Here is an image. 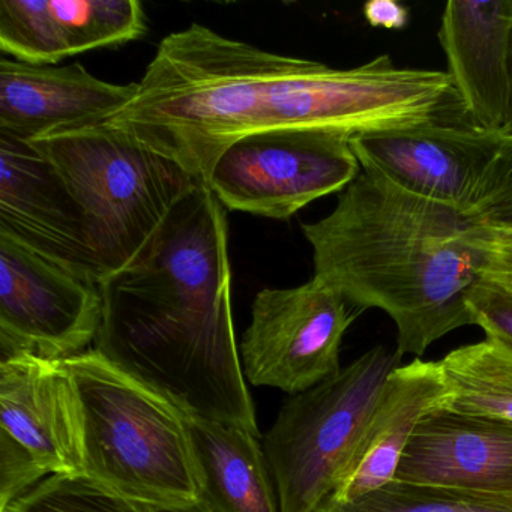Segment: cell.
I'll use <instances>...</instances> for the list:
<instances>
[{
  "instance_id": "6da1fadb",
  "label": "cell",
  "mask_w": 512,
  "mask_h": 512,
  "mask_svg": "<svg viewBox=\"0 0 512 512\" xmlns=\"http://www.w3.org/2000/svg\"><path fill=\"white\" fill-rule=\"evenodd\" d=\"M100 287V355L187 415L260 434L233 326L226 208L208 185L187 194L148 248Z\"/></svg>"
},
{
  "instance_id": "7a4b0ae2",
  "label": "cell",
  "mask_w": 512,
  "mask_h": 512,
  "mask_svg": "<svg viewBox=\"0 0 512 512\" xmlns=\"http://www.w3.org/2000/svg\"><path fill=\"white\" fill-rule=\"evenodd\" d=\"M314 277L356 311L397 326V350H425L475 325L470 293L497 257L500 236L478 215L416 196L370 169L338 194L331 214L302 224Z\"/></svg>"
},
{
  "instance_id": "3957f363",
  "label": "cell",
  "mask_w": 512,
  "mask_h": 512,
  "mask_svg": "<svg viewBox=\"0 0 512 512\" xmlns=\"http://www.w3.org/2000/svg\"><path fill=\"white\" fill-rule=\"evenodd\" d=\"M283 61L193 23L161 41L133 100L101 122L208 185L223 152L259 131L263 97Z\"/></svg>"
},
{
  "instance_id": "277c9868",
  "label": "cell",
  "mask_w": 512,
  "mask_h": 512,
  "mask_svg": "<svg viewBox=\"0 0 512 512\" xmlns=\"http://www.w3.org/2000/svg\"><path fill=\"white\" fill-rule=\"evenodd\" d=\"M82 476L130 502L202 503L188 415L95 349L61 359Z\"/></svg>"
},
{
  "instance_id": "5b68a950",
  "label": "cell",
  "mask_w": 512,
  "mask_h": 512,
  "mask_svg": "<svg viewBox=\"0 0 512 512\" xmlns=\"http://www.w3.org/2000/svg\"><path fill=\"white\" fill-rule=\"evenodd\" d=\"M29 143L79 202L104 280L128 268L173 208L202 184L175 161L101 121Z\"/></svg>"
},
{
  "instance_id": "8992f818",
  "label": "cell",
  "mask_w": 512,
  "mask_h": 512,
  "mask_svg": "<svg viewBox=\"0 0 512 512\" xmlns=\"http://www.w3.org/2000/svg\"><path fill=\"white\" fill-rule=\"evenodd\" d=\"M401 356L383 346L284 401L263 436L280 512H317L340 485L389 374Z\"/></svg>"
},
{
  "instance_id": "52a82bcc",
  "label": "cell",
  "mask_w": 512,
  "mask_h": 512,
  "mask_svg": "<svg viewBox=\"0 0 512 512\" xmlns=\"http://www.w3.org/2000/svg\"><path fill=\"white\" fill-rule=\"evenodd\" d=\"M352 139L340 131L310 128L248 134L223 152L209 190L229 211L287 220L358 178L362 167Z\"/></svg>"
},
{
  "instance_id": "ba28073f",
  "label": "cell",
  "mask_w": 512,
  "mask_h": 512,
  "mask_svg": "<svg viewBox=\"0 0 512 512\" xmlns=\"http://www.w3.org/2000/svg\"><path fill=\"white\" fill-rule=\"evenodd\" d=\"M358 313L316 278L260 290L239 347L245 377L290 397L331 379L341 371V343Z\"/></svg>"
},
{
  "instance_id": "9c48e42d",
  "label": "cell",
  "mask_w": 512,
  "mask_h": 512,
  "mask_svg": "<svg viewBox=\"0 0 512 512\" xmlns=\"http://www.w3.org/2000/svg\"><path fill=\"white\" fill-rule=\"evenodd\" d=\"M103 320L100 283L0 233V353L61 361L86 352Z\"/></svg>"
},
{
  "instance_id": "30bf717a",
  "label": "cell",
  "mask_w": 512,
  "mask_h": 512,
  "mask_svg": "<svg viewBox=\"0 0 512 512\" xmlns=\"http://www.w3.org/2000/svg\"><path fill=\"white\" fill-rule=\"evenodd\" d=\"M52 475H82L70 386L59 361L0 358V512Z\"/></svg>"
},
{
  "instance_id": "8fae6325",
  "label": "cell",
  "mask_w": 512,
  "mask_h": 512,
  "mask_svg": "<svg viewBox=\"0 0 512 512\" xmlns=\"http://www.w3.org/2000/svg\"><path fill=\"white\" fill-rule=\"evenodd\" d=\"M509 136L463 124H431L353 137L362 169L416 196L473 214Z\"/></svg>"
},
{
  "instance_id": "7c38bea8",
  "label": "cell",
  "mask_w": 512,
  "mask_h": 512,
  "mask_svg": "<svg viewBox=\"0 0 512 512\" xmlns=\"http://www.w3.org/2000/svg\"><path fill=\"white\" fill-rule=\"evenodd\" d=\"M0 233L40 256L104 280L88 223L58 170L29 142L0 133Z\"/></svg>"
},
{
  "instance_id": "4fadbf2b",
  "label": "cell",
  "mask_w": 512,
  "mask_h": 512,
  "mask_svg": "<svg viewBox=\"0 0 512 512\" xmlns=\"http://www.w3.org/2000/svg\"><path fill=\"white\" fill-rule=\"evenodd\" d=\"M394 481L469 502L512 497V424L431 410L416 427Z\"/></svg>"
},
{
  "instance_id": "5bb4252c",
  "label": "cell",
  "mask_w": 512,
  "mask_h": 512,
  "mask_svg": "<svg viewBox=\"0 0 512 512\" xmlns=\"http://www.w3.org/2000/svg\"><path fill=\"white\" fill-rule=\"evenodd\" d=\"M437 37L467 119L481 130L505 133L512 0H451Z\"/></svg>"
},
{
  "instance_id": "9a60e30c",
  "label": "cell",
  "mask_w": 512,
  "mask_h": 512,
  "mask_svg": "<svg viewBox=\"0 0 512 512\" xmlns=\"http://www.w3.org/2000/svg\"><path fill=\"white\" fill-rule=\"evenodd\" d=\"M137 83L115 85L80 64L29 65L0 61V133L22 140L104 121L127 106Z\"/></svg>"
},
{
  "instance_id": "2e32d148",
  "label": "cell",
  "mask_w": 512,
  "mask_h": 512,
  "mask_svg": "<svg viewBox=\"0 0 512 512\" xmlns=\"http://www.w3.org/2000/svg\"><path fill=\"white\" fill-rule=\"evenodd\" d=\"M446 395L440 361L415 359L395 368L380 392L340 485L325 503H349L394 481L416 427ZM323 503V505H325Z\"/></svg>"
},
{
  "instance_id": "e0dca14e",
  "label": "cell",
  "mask_w": 512,
  "mask_h": 512,
  "mask_svg": "<svg viewBox=\"0 0 512 512\" xmlns=\"http://www.w3.org/2000/svg\"><path fill=\"white\" fill-rule=\"evenodd\" d=\"M202 502L212 512H280L260 434L188 415Z\"/></svg>"
},
{
  "instance_id": "ac0fdd59",
  "label": "cell",
  "mask_w": 512,
  "mask_h": 512,
  "mask_svg": "<svg viewBox=\"0 0 512 512\" xmlns=\"http://www.w3.org/2000/svg\"><path fill=\"white\" fill-rule=\"evenodd\" d=\"M446 395L439 409L512 424V349L485 338L440 361Z\"/></svg>"
},
{
  "instance_id": "d6986e66",
  "label": "cell",
  "mask_w": 512,
  "mask_h": 512,
  "mask_svg": "<svg viewBox=\"0 0 512 512\" xmlns=\"http://www.w3.org/2000/svg\"><path fill=\"white\" fill-rule=\"evenodd\" d=\"M68 55L121 46L146 34L139 0H49Z\"/></svg>"
},
{
  "instance_id": "ffe728a7",
  "label": "cell",
  "mask_w": 512,
  "mask_h": 512,
  "mask_svg": "<svg viewBox=\"0 0 512 512\" xmlns=\"http://www.w3.org/2000/svg\"><path fill=\"white\" fill-rule=\"evenodd\" d=\"M2 512H212L193 506H149L104 490L82 475H52L14 500Z\"/></svg>"
},
{
  "instance_id": "44dd1931",
  "label": "cell",
  "mask_w": 512,
  "mask_h": 512,
  "mask_svg": "<svg viewBox=\"0 0 512 512\" xmlns=\"http://www.w3.org/2000/svg\"><path fill=\"white\" fill-rule=\"evenodd\" d=\"M0 49L29 65L70 58L49 0H2Z\"/></svg>"
},
{
  "instance_id": "7402d4cb",
  "label": "cell",
  "mask_w": 512,
  "mask_h": 512,
  "mask_svg": "<svg viewBox=\"0 0 512 512\" xmlns=\"http://www.w3.org/2000/svg\"><path fill=\"white\" fill-rule=\"evenodd\" d=\"M317 512H512V508L469 502L454 494L392 481L353 502L325 503Z\"/></svg>"
},
{
  "instance_id": "603a6c76",
  "label": "cell",
  "mask_w": 512,
  "mask_h": 512,
  "mask_svg": "<svg viewBox=\"0 0 512 512\" xmlns=\"http://www.w3.org/2000/svg\"><path fill=\"white\" fill-rule=\"evenodd\" d=\"M467 304L475 325L484 329L487 338L512 349V293L484 277L470 293Z\"/></svg>"
},
{
  "instance_id": "cb8c5ba5",
  "label": "cell",
  "mask_w": 512,
  "mask_h": 512,
  "mask_svg": "<svg viewBox=\"0 0 512 512\" xmlns=\"http://www.w3.org/2000/svg\"><path fill=\"white\" fill-rule=\"evenodd\" d=\"M473 214L478 215L500 239L512 238V136H509L484 197Z\"/></svg>"
},
{
  "instance_id": "d4e9b609",
  "label": "cell",
  "mask_w": 512,
  "mask_h": 512,
  "mask_svg": "<svg viewBox=\"0 0 512 512\" xmlns=\"http://www.w3.org/2000/svg\"><path fill=\"white\" fill-rule=\"evenodd\" d=\"M364 19L371 28L401 31L409 25L410 10L397 0H371L364 5Z\"/></svg>"
},
{
  "instance_id": "484cf974",
  "label": "cell",
  "mask_w": 512,
  "mask_h": 512,
  "mask_svg": "<svg viewBox=\"0 0 512 512\" xmlns=\"http://www.w3.org/2000/svg\"><path fill=\"white\" fill-rule=\"evenodd\" d=\"M485 277L490 278V280H493L494 283L500 284V286L505 287L506 290H509V292L512 293V269L506 268V266L499 265V263H496V265L493 266V268L488 269L487 274H485Z\"/></svg>"
},
{
  "instance_id": "4316f807",
  "label": "cell",
  "mask_w": 512,
  "mask_h": 512,
  "mask_svg": "<svg viewBox=\"0 0 512 512\" xmlns=\"http://www.w3.org/2000/svg\"><path fill=\"white\" fill-rule=\"evenodd\" d=\"M496 263L512 269V238L500 239L497 245Z\"/></svg>"
},
{
  "instance_id": "83f0119b",
  "label": "cell",
  "mask_w": 512,
  "mask_h": 512,
  "mask_svg": "<svg viewBox=\"0 0 512 512\" xmlns=\"http://www.w3.org/2000/svg\"><path fill=\"white\" fill-rule=\"evenodd\" d=\"M509 77H511V92H509L508 124H506L505 134H508V136H512V38H511V58H509Z\"/></svg>"
},
{
  "instance_id": "f1b7e54d",
  "label": "cell",
  "mask_w": 512,
  "mask_h": 512,
  "mask_svg": "<svg viewBox=\"0 0 512 512\" xmlns=\"http://www.w3.org/2000/svg\"><path fill=\"white\" fill-rule=\"evenodd\" d=\"M482 502L491 503V505L512 506V497H500V499H484Z\"/></svg>"
}]
</instances>
